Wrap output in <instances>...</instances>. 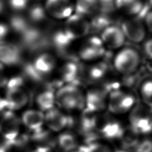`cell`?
<instances>
[{"instance_id": "1", "label": "cell", "mask_w": 152, "mask_h": 152, "mask_svg": "<svg viewBox=\"0 0 152 152\" xmlns=\"http://www.w3.org/2000/svg\"><path fill=\"white\" fill-rule=\"evenodd\" d=\"M5 100L7 110L17 111L22 109L29 102V94L24 85V80L21 77H14L8 80Z\"/></svg>"}, {"instance_id": "2", "label": "cell", "mask_w": 152, "mask_h": 152, "mask_svg": "<svg viewBox=\"0 0 152 152\" xmlns=\"http://www.w3.org/2000/svg\"><path fill=\"white\" fill-rule=\"evenodd\" d=\"M55 98L59 106L68 111L80 110L85 107V96L77 86L72 84L60 88Z\"/></svg>"}, {"instance_id": "3", "label": "cell", "mask_w": 152, "mask_h": 152, "mask_svg": "<svg viewBox=\"0 0 152 152\" xmlns=\"http://www.w3.org/2000/svg\"><path fill=\"white\" fill-rule=\"evenodd\" d=\"M114 67L119 73L123 75L131 74L137 70L140 63V56L133 48H125L114 58Z\"/></svg>"}, {"instance_id": "4", "label": "cell", "mask_w": 152, "mask_h": 152, "mask_svg": "<svg viewBox=\"0 0 152 152\" xmlns=\"http://www.w3.org/2000/svg\"><path fill=\"white\" fill-rule=\"evenodd\" d=\"M0 116V135L8 145L20 135V121L14 112L5 110Z\"/></svg>"}, {"instance_id": "5", "label": "cell", "mask_w": 152, "mask_h": 152, "mask_svg": "<svg viewBox=\"0 0 152 152\" xmlns=\"http://www.w3.org/2000/svg\"><path fill=\"white\" fill-rule=\"evenodd\" d=\"M131 126L139 134H148L152 132V118L150 110L142 104L133 107L129 115Z\"/></svg>"}, {"instance_id": "6", "label": "cell", "mask_w": 152, "mask_h": 152, "mask_svg": "<svg viewBox=\"0 0 152 152\" xmlns=\"http://www.w3.org/2000/svg\"><path fill=\"white\" fill-rule=\"evenodd\" d=\"M135 99L132 94L115 89L110 92L107 99L108 110L114 114H123L133 109Z\"/></svg>"}, {"instance_id": "7", "label": "cell", "mask_w": 152, "mask_h": 152, "mask_svg": "<svg viewBox=\"0 0 152 152\" xmlns=\"http://www.w3.org/2000/svg\"><path fill=\"white\" fill-rule=\"evenodd\" d=\"M91 30V23L77 13L66 19L64 31L70 39L74 41L86 36Z\"/></svg>"}, {"instance_id": "8", "label": "cell", "mask_w": 152, "mask_h": 152, "mask_svg": "<svg viewBox=\"0 0 152 152\" xmlns=\"http://www.w3.org/2000/svg\"><path fill=\"white\" fill-rule=\"evenodd\" d=\"M44 123L52 131L59 132L66 127L72 126L74 121L72 118L64 115L61 111L54 107L46 113Z\"/></svg>"}, {"instance_id": "9", "label": "cell", "mask_w": 152, "mask_h": 152, "mask_svg": "<svg viewBox=\"0 0 152 152\" xmlns=\"http://www.w3.org/2000/svg\"><path fill=\"white\" fill-rule=\"evenodd\" d=\"M105 52V45L101 39L97 37H91L86 39L80 48L79 56L85 61H92L101 58Z\"/></svg>"}, {"instance_id": "10", "label": "cell", "mask_w": 152, "mask_h": 152, "mask_svg": "<svg viewBox=\"0 0 152 152\" xmlns=\"http://www.w3.org/2000/svg\"><path fill=\"white\" fill-rule=\"evenodd\" d=\"M44 8L48 14L58 20H66L74 10L70 0H46Z\"/></svg>"}, {"instance_id": "11", "label": "cell", "mask_w": 152, "mask_h": 152, "mask_svg": "<svg viewBox=\"0 0 152 152\" xmlns=\"http://www.w3.org/2000/svg\"><path fill=\"white\" fill-rule=\"evenodd\" d=\"M121 29L125 38L132 42H142L145 38V26L139 18H132L125 20L122 23Z\"/></svg>"}, {"instance_id": "12", "label": "cell", "mask_w": 152, "mask_h": 152, "mask_svg": "<svg viewBox=\"0 0 152 152\" xmlns=\"http://www.w3.org/2000/svg\"><path fill=\"white\" fill-rule=\"evenodd\" d=\"M21 51L19 46L6 42H0V64L12 66L20 64Z\"/></svg>"}, {"instance_id": "13", "label": "cell", "mask_w": 152, "mask_h": 152, "mask_svg": "<svg viewBox=\"0 0 152 152\" xmlns=\"http://www.w3.org/2000/svg\"><path fill=\"white\" fill-rule=\"evenodd\" d=\"M100 39L103 45L108 48L116 50L124 44L126 38L120 28L115 26H109L102 31Z\"/></svg>"}, {"instance_id": "14", "label": "cell", "mask_w": 152, "mask_h": 152, "mask_svg": "<svg viewBox=\"0 0 152 152\" xmlns=\"http://www.w3.org/2000/svg\"><path fill=\"white\" fill-rule=\"evenodd\" d=\"M107 98V91L104 89H91L85 96V110L94 113L100 112L106 107Z\"/></svg>"}, {"instance_id": "15", "label": "cell", "mask_w": 152, "mask_h": 152, "mask_svg": "<svg viewBox=\"0 0 152 152\" xmlns=\"http://www.w3.org/2000/svg\"><path fill=\"white\" fill-rule=\"evenodd\" d=\"M31 65L36 74L41 78L42 76L49 74L56 67V59L53 56L43 53L38 56Z\"/></svg>"}, {"instance_id": "16", "label": "cell", "mask_w": 152, "mask_h": 152, "mask_svg": "<svg viewBox=\"0 0 152 152\" xmlns=\"http://www.w3.org/2000/svg\"><path fill=\"white\" fill-rule=\"evenodd\" d=\"M21 121L31 132L42 129L44 124V114L40 110H30L23 113Z\"/></svg>"}, {"instance_id": "17", "label": "cell", "mask_w": 152, "mask_h": 152, "mask_svg": "<svg viewBox=\"0 0 152 152\" xmlns=\"http://www.w3.org/2000/svg\"><path fill=\"white\" fill-rule=\"evenodd\" d=\"M101 8L98 0H77L74 10L75 13L85 18L95 15Z\"/></svg>"}, {"instance_id": "18", "label": "cell", "mask_w": 152, "mask_h": 152, "mask_svg": "<svg viewBox=\"0 0 152 152\" xmlns=\"http://www.w3.org/2000/svg\"><path fill=\"white\" fill-rule=\"evenodd\" d=\"M123 127L116 121H108L97 129L100 135L108 140L119 139Z\"/></svg>"}, {"instance_id": "19", "label": "cell", "mask_w": 152, "mask_h": 152, "mask_svg": "<svg viewBox=\"0 0 152 152\" xmlns=\"http://www.w3.org/2000/svg\"><path fill=\"white\" fill-rule=\"evenodd\" d=\"M119 139L120 140L124 150L130 151L133 148L135 149L139 144V134L129 126L123 129Z\"/></svg>"}, {"instance_id": "20", "label": "cell", "mask_w": 152, "mask_h": 152, "mask_svg": "<svg viewBox=\"0 0 152 152\" xmlns=\"http://www.w3.org/2000/svg\"><path fill=\"white\" fill-rule=\"evenodd\" d=\"M115 4L119 10L129 15H138L143 11V4L141 0H115Z\"/></svg>"}, {"instance_id": "21", "label": "cell", "mask_w": 152, "mask_h": 152, "mask_svg": "<svg viewBox=\"0 0 152 152\" xmlns=\"http://www.w3.org/2000/svg\"><path fill=\"white\" fill-rule=\"evenodd\" d=\"M36 104L41 112H48L54 107L56 104L55 94L50 90L41 92L36 97Z\"/></svg>"}, {"instance_id": "22", "label": "cell", "mask_w": 152, "mask_h": 152, "mask_svg": "<svg viewBox=\"0 0 152 152\" xmlns=\"http://www.w3.org/2000/svg\"><path fill=\"white\" fill-rule=\"evenodd\" d=\"M8 26L10 29L20 36H21L31 26L30 23L27 18L18 13L11 16Z\"/></svg>"}, {"instance_id": "23", "label": "cell", "mask_w": 152, "mask_h": 152, "mask_svg": "<svg viewBox=\"0 0 152 152\" xmlns=\"http://www.w3.org/2000/svg\"><path fill=\"white\" fill-rule=\"evenodd\" d=\"M80 69L78 65L75 62H69L65 64L62 69V76L63 80L69 84L75 85L76 81L79 80Z\"/></svg>"}, {"instance_id": "24", "label": "cell", "mask_w": 152, "mask_h": 152, "mask_svg": "<svg viewBox=\"0 0 152 152\" xmlns=\"http://www.w3.org/2000/svg\"><path fill=\"white\" fill-rule=\"evenodd\" d=\"M47 13L45 8L40 4H34L28 8V19L30 23H40L46 18Z\"/></svg>"}, {"instance_id": "25", "label": "cell", "mask_w": 152, "mask_h": 152, "mask_svg": "<svg viewBox=\"0 0 152 152\" xmlns=\"http://www.w3.org/2000/svg\"><path fill=\"white\" fill-rule=\"evenodd\" d=\"M58 145L64 151H74L78 145V142L74 135L69 132L61 134L58 137Z\"/></svg>"}, {"instance_id": "26", "label": "cell", "mask_w": 152, "mask_h": 152, "mask_svg": "<svg viewBox=\"0 0 152 152\" xmlns=\"http://www.w3.org/2000/svg\"><path fill=\"white\" fill-rule=\"evenodd\" d=\"M73 41L70 39L65 33L64 31H58L56 32L52 36V43L57 50H65L71 44Z\"/></svg>"}, {"instance_id": "27", "label": "cell", "mask_w": 152, "mask_h": 152, "mask_svg": "<svg viewBox=\"0 0 152 152\" xmlns=\"http://www.w3.org/2000/svg\"><path fill=\"white\" fill-rule=\"evenodd\" d=\"M78 150L81 152H113L108 146L97 142L80 146Z\"/></svg>"}, {"instance_id": "28", "label": "cell", "mask_w": 152, "mask_h": 152, "mask_svg": "<svg viewBox=\"0 0 152 152\" xmlns=\"http://www.w3.org/2000/svg\"><path fill=\"white\" fill-rule=\"evenodd\" d=\"M141 95L145 104L152 108V80L146 81L142 84Z\"/></svg>"}, {"instance_id": "29", "label": "cell", "mask_w": 152, "mask_h": 152, "mask_svg": "<svg viewBox=\"0 0 152 152\" xmlns=\"http://www.w3.org/2000/svg\"><path fill=\"white\" fill-rule=\"evenodd\" d=\"M107 72V66L104 64H99L92 66L89 69V75L90 78L94 80L101 79Z\"/></svg>"}, {"instance_id": "30", "label": "cell", "mask_w": 152, "mask_h": 152, "mask_svg": "<svg viewBox=\"0 0 152 152\" xmlns=\"http://www.w3.org/2000/svg\"><path fill=\"white\" fill-rule=\"evenodd\" d=\"M28 1L29 0H7V4L13 12L20 13L28 7Z\"/></svg>"}, {"instance_id": "31", "label": "cell", "mask_w": 152, "mask_h": 152, "mask_svg": "<svg viewBox=\"0 0 152 152\" xmlns=\"http://www.w3.org/2000/svg\"><path fill=\"white\" fill-rule=\"evenodd\" d=\"M135 150L136 152H152V140H146L139 142Z\"/></svg>"}, {"instance_id": "32", "label": "cell", "mask_w": 152, "mask_h": 152, "mask_svg": "<svg viewBox=\"0 0 152 152\" xmlns=\"http://www.w3.org/2000/svg\"><path fill=\"white\" fill-rule=\"evenodd\" d=\"M8 80L9 79H8L6 72H5V66L0 64V88L6 86Z\"/></svg>"}, {"instance_id": "33", "label": "cell", "mask_w": 152, "mask_h": 152, "mask_svg": "<svg viewBox=\"0 0 152 152\" xmlns=\"http://www.w3.org/2000/svg\"><path fill=\"white\" fill-rule=\"evenodd\" d=\"M10 29L8 24L0 22V42H4V39L9 34Z\"/></svg>"}, {"instance_id": "34", "label": "cell", "mask_w": 152, "mask_h": 152, "mask_svg": "<svg viewBox=\"0 0 152 152\" xmlns=\"http://www.w3.org/2000/svg\"><path fill=\"white\" fill-rule=\"evenodd\" d=\"M144 50L146 55L152 59V39L148 40L145 43Z\"/></svg>"}, {"instance_id": "35", "label": "cell", "mask_w": 152, "mask_h": 152, "mask_svg": "<svg viewBox=\"0 0 152 152\" xmlns=\"http://www.w3.org/2000/svg\"><path fill=\"white\" fill-rule=\"evenodd\" d=\"M145 20L146 26H147L149 30L152 33V11L147 13V14L145 15Z\"/></svg>"}, {"instance_id": "36", "label": "cell", "mask_w": 152, "mask_h": 152, "mask_svg": "<svg viewBox=\"0 0 152 152\" xmlns=\"http://www.w3.org/2000/svg\"><path fill=\"white\" fill-rule=\"evenodd\" d=\"M115 0H98L101 7H110L113 4H115Z\"/></svg>"}, {"instance_id": "37", "label": "cell", "mask_w": 152, "mask_h": 152, "mask_svg": "<svg viewBox=\"0 0 152 152\" xmlns=\"http://www.w3.org/2000/svg\"><path fill=\"white\" fill-rule=\"evenodd\" d=\"M32 152H51V150L48 146H39Z\"/></svg>"}, {"instance_id": "38", "label": "cell", "mask_w": 152, "mask_h": 152, "mask_svg": "<svg viewBox=\"0 0 152 152\" xmlns=\"http://www.w3.org/2000/svg\"><path fill=\"white\" fill-rule=\"evenodd\" d=\"M5 110H7L6 102H5L4 98H2L1 97H0V114L3 112H4Z\"/></svg>"}, {"instance_id": "39", "label": "cell", "mask_w": 152, "mask_h": 152, "mask_svg": "<svg viewBox=\"0 0 152 152\" xmlns=\"http://www.w3.org/2000/svg\"><path fill=\"white\" fill-rule=\"evenodd\" d=\"M9 148H10L8 147L5 142H4V143H3V144H0V152H8Z\"/></svg>"}, {"instance_id": "40", "label": "cell", "mask_w": 152, "mask_h": 152, "mask_svg": "<svg viewBox=\"0 0 152 152\" xmlns=\"http://www.w3.org/2000/svg\"><path fill=\"white\" fill-rule=\"evenodd\" d=\"M5 2L4 0H0V15L4 12L5 8Z\"/></svg>"}, {"instance_id": "41", "label": "cell", "mask_w": 152, "mask_h": 152, "mask_svg": "<svg viewBox=\"0 0 152 152\" xmlns=\"http://www.w3.org/2000/svg\"><path fill=\"white\" fill-rule=\"evenodd\" d=\"M115 152H131L129 150H124V149H123V150H117Z\"/></svg>"}, {"instance_id": "42", "label": "cell", "mask_w": 152, "mask_h": 152, "mask_svg": "<svg viewBox=\"0 0 152 152\" xmlns=\"http://www.w3.org/2000/svg\"><path fill=\"white\" fill-rule=\"evenodd\" d=\"M70 152H81L79 150H77V151H70Z\"/></svg>"}, {"instance_id": "43", "label": "cell", "mask_w": 152, "mask_h": 152, "mask_svg": "<svg viewBox=\"0 0 152 152\" xmlns=\"http://www.w3.org/2000/svg\"><path fill=\"white\" fill-rule=\"evenodd\" d=\"M148 1H149V2H150V4L152 5V0H148Z\"/></svg>"}]
</instances>
